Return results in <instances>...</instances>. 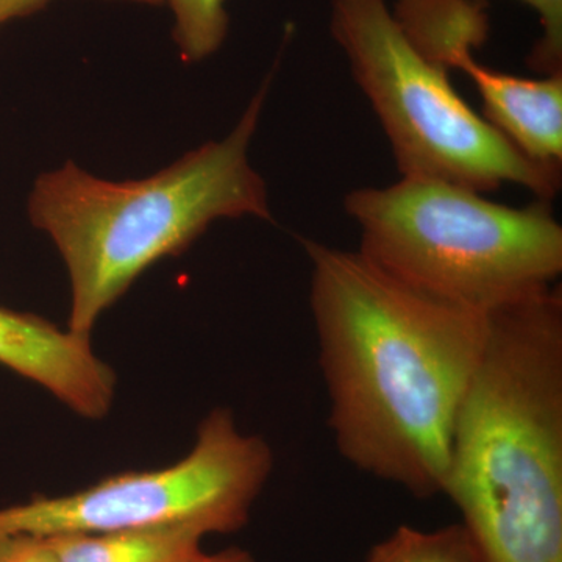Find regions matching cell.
Listing matches in <instances>:
<instances>
[{"label": "cell", "instance_id": "cell-11", "mask_svg": "<svg viewBox=\"0 0 562 562\" xmlns=\"http://www.w3.org/2000/svg\"><path fill=\"white\" fill-rule=\"evenodd\" d=\"M366 562H483L464 525L425 531L402 525L375 543Z\"/></svg>", "mask_w": 562, "mask_h": 562}, {"label": "cell", "instance_id": "cell-10", "mask_svg": "<svg viewBox=\"0 0 562 562\" xmlns=\"http://www.w3.org/2000/svg\"><path fill=\"white\" fill-rule=\"evenodd\" d=\"M392 11L414 46L446 70L475 54L490 33L482 0H398Z\"/></svg>", "mask_w": 562, "mask_h": 562}, {"label": "cell", "instance_id": "cell-9", "mask_svg": "<svg viewBox=\"0 0 562 562\" xmlns=\"http://www.w3.org/2000/svg\"><path fill=\"white\" fill-rule=\"evenodd\" d=\"M58 562H198L202 531L190 527L136 528L44 536Z\"/></svg>", "mask_w": 562, "mask_h": 562}, {"label": "cell", "instance_id": "cell-14", "mask_svg": "<svg viewBox=\"0 0 562 562\" xmlns=\"http://www.w3.org/2000/svg\"><path fill=\"white\" fill-rule=\"evenodd\" d=\"M0 562H58L44 536L0 532Z\"/></svg>", "mask_w": 562, "mask_h": 562}, {"label": "cell", "instance_id": "cell-13", "mask_svg": "<svg viewBox=\"0 0 562 562\" xmlns=\"http://www.w3.org/2000/svg\"><path fill=\"white\" fill-rule=\"evenodd\" d=\"M536 11L541 38L536 41L528 66L539 76L562 72V0H522Z\"/></svg>", "mask_w": 562, "mask_h": 562}, {"label": "cell", "instance_id": "cell-15", "mask_svg": "<svg viewBox=\"0 0 562 562\" xmlns=\"http://www.w3.org/2000/svg\"><path fill=\"white\" fill-rule=\"evenodd\" d=\"M49 2L50 0H0V25L11 20L31 16L36 11L43 10ZM127 2L160 5L162 0H127Z\"/></svg>", "mask_w": 562, "mask_h": 562}, {"label": "cell", "instance_id": "cell-12", "mask_svg": "<svg viewBox=\"0 0 562 562\" xmlns=\"http://www.w3.org/2000/svg\"><path fill=\"white\" fill-rule=\"evenodd\" d=\"M171 7L176 24L173 41L181 60L198 63L216 54L227 38L228 18L225 0H165Z\"/></svg>", "mask_w": 562, "mask_h": 562}, {"label": "cell", "instance_id": "cell-16", "mask_svg": "<svg viewBox=\"0 0 562 562\" xmlns=\"http://www.w3.org/2000/svg\"><path fill=\"white\" fill-rule=\"evenodd\" d=\"M198 562H257L254 554L239 547H228L217 553H205Z\"/></svg>", "mask_w": 562, "mask_h": 562}, {"label": "cell", "instance_id": "cell-6", "mask_svg": "<svg viewBox=\"0 0 562 562\" xmlns=\"http://www.w3.org/2000/svg\"><path fill=\"white\" fill-rule=\"evenodd\" d=\"M273 469L260 436L239 430L231 409L202 422L183 460L151 471L116 473L58 497L0 508V532L36 536L190 527L203 535L243 530Z\"/></svg>", "mask_w": 562, "mask_h": 562}, {"label": "cell", "instance_id": "cell-7", "mask_svg": "<svg viewBox=\"0 0 562 562\" xmlns=\"http://www.w3.org/2000/svg\"><path fill=\"white\" fill-rule=\"evenodd\" d=\"M0 366L40 384L87 419L105 417L116 394V373L94 353L90 338L2 306Z\"/></svg>", "mask_w": 562, "mask_h": 562}, {"label": "cell", "instance_id": "cell-3", "mask_svg": "<svg viewBox=\"0 0 562 562\" xmlns=\"http://www.w3.org/2000/svg\"><path fill=\"white\" fill-rule=\"evenodd\" d=\"M271 81L272 74L224 139L147 179L102 180L72 161L40 176L29 216L68 269L69 331L91 339L99 317L147 269L183 254L213 222L272 220L268 188L249 161Z\"/></svg>", "mask_w": 562, "mask_h": 562}, {"label": "cell", "instance_id": "cell-1", "mask_svg": "<svg viewBox=\"0 0 562 562\" xmlns=\"http://www.w3.org/2000/svg\"><path fill=\"white\" fill-rule=\"evenodd\" d=\"M302 244L336 450L419 501L442 495L454 420L491 314L414 290L358 250Z\"/></svg>", "mask_w": 562, "mask_h": 562}, {"label": "cell", "instance_id": "cell-4", "mask_svg": "<svg viewBox=\"0 0 562 562\" xmlns=\"http://www.w3.org/2000/svg\"><path fill=\"white\" fill-rule=\"evenodd\" d=\"M360 254L394 279L443 302L494 313L553 290L562 227L549 202L509 206L484 192L401 177L344 198Z\"/></svg>", "mask_w": 562, "mask_h": 562}, {"label": "cell", "instance_id": "cell-2", "mask_svg": "<svg viewBox=\"0 0 562 562\" xmlns=\"http://www.w3.org/2000/svg\"><path fill=\"white\" fill-rule=\"evenodd\" d=\"M442 495L483 562H562L560 286L491 313Z\"/></svg>", "mask_w": 562, "mask_h": 562}, {"label": "cell", "instance_id": "cell-8", "mask_svg": "<svg viewBox=\"0 0 562 562\" xmlns=\"http://www.w3.org/2000/svg\"><path fill=\"white\" fill-rule=\"evenodd\" d=\"M471 79L483 116L520 154L547 171L561 173L562 72L519 77L487 68L475 54L454 65Z\"/></svg>", "mask_w": 562, "mask_h": 562}, {"label": "cell", "instance_id": "cell-5", "mask_svg": "<svg viewBox=\"0 0 562 562\" xmlns=\"http://www.w3.org/2000/svg\"><path fill=\"white\" fill-rule=\"evenodd\" d=\"M330 31L371 103L401 177L480 192L503 184L550 202L561 173L520 154L454 90L449 70L412 43L387 0H331Z\"/></svg>", "mask_w": 562, "mask_h": 562}]
</instances>
